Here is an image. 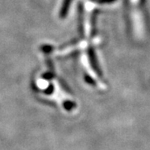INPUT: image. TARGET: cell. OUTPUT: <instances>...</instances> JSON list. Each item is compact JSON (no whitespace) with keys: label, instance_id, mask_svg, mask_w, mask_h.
Segmentation results:
<instances>
[{"label":"cell","instance_id":"1","mask_svg":"<svg viewBox=\"0 0 150 150\" xmlns=\"http://www.w3.org/2000/svg\"><path fill=\"white\" fill-rule=\"evenodd\" d=\"M75 107H76L75 103L72 102V101H65L64 103V108L66 110H68V111H71Z\"/></svg>","mask_w":150,"mask_h":150},{"label":"cell","instance_id":"2","mask_svg":"<svg viewBox=\"0 0 150 150\" xmlns=\"http://www.w3.org/2000/svg\"><path fill=\"white\" fill-rule=\"evenodd\" d=\"M53 92V86H49L48 88L46 89V91H45V93H47V94H50L51 93Z\"/></svg>","mask_w":150,"mask_h":150}]
</instances>
